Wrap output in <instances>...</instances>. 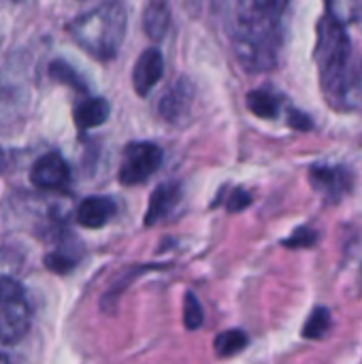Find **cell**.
Returning a JSON list of instances; mask_svg holds the SVG:
<instances>
[{
	"label": "cell",
	"mask_w": 362,
	"mask_h": 364,
	"mask_svg": "<svg viewBox=\"0 0 362 364\" xmlns=\"http://www.w3.org/2000/svg\"><path fill=\"white\" fill-rule=\"evenodd\" d=\"M290 0H237L233 11V45L245 70H269L277 64L282 19Z\"/></svg>",
	"instance_id": "1"
},
{
	"label": "cell",
	"mask_w": 362,
	"mask_h": 364,
	"mask_svg": "<svg viewBox=\"0 0 362 364\" xmlns=\"http://www.w3.org/2000/svg\"><path fill=\"white\" fill-rule=\"evenodd\" d=\"M316 64L320 70V83L326 100L333 107L352 105V43L344 23H339L329 13L318 21Z\"/></svg>",
	"instance_id": "2"
},
{
	"label": "cell",
	"mask_w": 362,
	"mask_h": 364,
	"mask_svg": "<svg viewBox=\"0 0 362 364\" xmlns=\"http://www.w3.org/2000/svg\"><path fill=\"white\" fill-rule=\"evenodd\" d=\"M128 26L126 6L119 0H107L100 6L75 17L68 26L75 43L96 60H113L124 43Z\"/></svg>",
	"instance_id": "3"
},
{
	"label": "cell",
	"mask_w": 362,
	"mask_h": 364,
	"mask_svg": "<svg viewBox=\"0 0 362 364\" xmlns=\"http://www.w3.org/2000/svg\"><path fill=\"white\" fill-rule=\"evenodd\" d=\"M162 166V149L156 143H130L119 166V181L124 186H139L147 181Z\"/></svg>",
	"instance_id": "4"
},
{
	"label": "cell",
	"mask_w": 362,
	"mask_h": 364,
	"mask_svg": "<svg viewBox=\"0 0 362 364\" xmlns=\"http://www.w3.org/2000/svg\"><path fill=\"white\" fill-rule=\"evenodd\" d=\"M309 183L326 203H339L352 188V175L344 166L314 164L309 168Z\"/></svg>",
	"instance_id": "5"
},
{
	"label": "cell",
	"mask_w": 362,
	"mask_h": 364,
	"mask_svg": "<svg viewBox=\"0 0 362 364\" xmlns=\"http://www.w3.org/2000/svg\"><path fill=\"white\" fill-rule=\"evenodd\" d=\"M30 307L26 296L9 299L0 303V343L15 346L30 331Z\"/></svg>",
	"instance_id": "6"
},
{
	"label": "cell",
	"mask_w": 362,
	"mask_h": 364,
	"mask_svg": "<svg viewBox=\"0 0 362 364\" xmlns=\"http://www.w3.org/2000/svg\"><path fill=\"white\" fill-rule=\"evenodd\" d=\"M68 177H70V168L64 156L58 151H49L41 156L30 171V181L41 190H58L68 181Z\"/></svg>",
	"instance_id": "7"
},
{
	"label": "cell",
	"mask_w": 362,
	"mask_h": 364,
	"mask_svg": "<svg viewBox=\"0 0 362 364\" xmlns=\"http://www.w3.org/2000/svg\"><path fill=\"white\" fill-rule=\"evenodd\" d=\"M164 75V60L156 47H147L132 68V87L139 96H147Z\"/></svg>",
	"instance_id": "8"
},
{
	"label": "cell",
	"mask_w": 362,
	"mask_h": 364,
	"mask_svg": "<svg viewBox=\"0 0 362 364\" xmlns=\"http://www.w3.org/2000/svg\"><path fill=\"white\" fill-rule=\"evenodd\" d=\"M190 105H192V85L186 79H179L162 96V100H160V115L166 122L177 124V122H181L188 115Z\"/></svg>",
	"instance_id": "9"
},
{
	"label": "cell",
	"mask_w": 362,
	"mask_h": 364,
	"mask_svg": "<svg viewBox=\"0 0 362 364\" xmlns=\"http://www.w3.org/2000/svg\"><path fill=\"white\" fill-rule=\"evenodd\" d=\"M179 198H181V186L179 183H175V181L160 183L149 198L147 213H145V226H154L160 220H164L175 209Z\"/></svg>",
	"instance_id": "10"
},
{
	"label": "cell",
	"mask_w": 362,
	"mask_h": 364,
	"mask_svg": "<svg viewBox=\"0 0 362 364\" xmlns=\"http://www.w3.org/2000/svg\"><path fill=\"white\" fill-rule=\"evenodd\" d=\"M117 213V205L111 198L105 196H92L85 198L79 209H77V224H81L83 228H102L105 224H109L113 220V215Z\"/></svg>",
	"instance_id": "11"
},
{
	"label": "cell",
	"mask_w": 362,
	"mask_h": 364,
	"mask_svg": "<svg viewBox=\"0 0 362 364\" xmlns=\"http://www.w3.org/2000/svg\"><path fill=\"white\" fill-rule=\"evenodd\" d=\"M109 119V102L105 98H85L75 109V124L79 130L98 128Z\"/></svg>",
	"instance_id": "12"
},
{
	"label": "cell",
	"mask_w": 362,
	"mask_h": 364,
	"mask_svg": "<svg viewBox=\"0 0 362 364\" xmlns=\"http://www.w3.org/2000/svg\"><path fill=\"white\" fill-rule=\"evenodd\" d=\"M169 26H171V13H169L166 4L162 0H151L143 15L145 34L151 41H162L169 32Z\"/></svg>",
	"instance_id": "13"
},
{
	"label": "cell",
	"mask_w": 362,
	"mask_h": 364,
	"mask_svg": "<svg viewBox=\"0 0 362 364\" xmlns=\"http://www.w3.org/2000/svg\"><path fill=\"white\" fill-rule=\"evenodd\" d=\"M247 109L262 119H275L282 111L280 98L267 90H254L247 94Z\"/></svg>",
	"instance_id": "14"
},
{
	"label": "cell",
	"mask_w": 362,
	"mask_h": 364,
	"mask_svg": "<svg viewBox=\"0 0 362 364\" xmlns=\"http://www.w3.org/2000/svg\"><path fill=\"white\" fill-rule=\"evenodd\" d=\"M247 341H250L247 335L243 331L235 328V331H226V333L218 335L213 341V350L220 358H230V356L243 352L247 348Z\"/></svg>",
	"instance_id": "15"
},
{
	"label": "cell",
	"mask_w": 362,
	"mask_h": 364,
	"mask_svg": "<svg viewBox=\"0 0 362 364\" xmlns=\"http://www.w3.org/2000/svg\"><path fill=\"white\" fill-rule=\"evenodd\" d=\"M329 6V15L339 23H352L362 19V0H324Z\"/></svg>",
	"instance_id": "16"
},
{
	"label": "cell",
	"mask_w": 362,
	"mask_h": 364,
	"mask_svg": "<svg viewBox=\"0 0 362 364\" xmlns=\"http://www.w3.org/2000/svg\"><path fill=\"white\" fill-rule=\"evenodd\" d=\"M331 328V311L326 307H316L305 326H303V337L305 339H322Z\"/></svg>",
	"instance_id": "17"
},
{
	"label": "cell",
	"mask_w": 362,
	"mask_h": 364,
	"mask_svg": "<svg viewBox=\"0 0 362 364\" xmlns=\"http://www.w3.org/2000/svg\"><path fill=\"white\" fill-rule=\"evenodd\" d=\"M49 73H51V79H55L64 85H70L75 90H85V83L81 81L79 73L70 64H66L64 60H53L49 66Z\"/></svg>",
	"instance_id": "18"
},
{
	"label": "cell",
	"mask_w": 362,
	"mask_h": 364,
	"mask_svg": "<svg viewBox=\"0 0 362 364\" xmlns=\"http://www.w3.org/2000/svg\"><path fill=\"white\" fill-rule=\"evenodd\" d=\"M205 322V314H203V307L198 303V299L188 292L186 299H183V326L188 331H198Z\"/></svg>",
	"instance_id": "19"
},
{
	"label": "cell",
	"mask_w": 362,
	"mask_h": 364,
	"mask_svg": "<svg viewBox=\"0 0 362 364\" xmlns=\"http://www.w3.org/2000/svg\"><path fill=\"white\" fill-rule=\"evenodd\" d=\"M318 239H320V235H318L314 228L301 226V228H297L288 239H284V247H290V250L312 247V245H316V241H318Z\"/></svg>",
	"instance_id": "20"
},
{
	"label": "cell",
	"mask_w": 362,
	"mask_h": 364,
	"mask_svg": "<svg viewBox=\"0 0 362 364\" xmlns=\"http://www.w3.org/2000/svg\"><path fill=\"white\" fill-rule=\"evenodd\" d=\"M45 267L58 275H66L73 267H75V260L66 254H60V252H53L45 258Z\"/></svg>",
	"instance_id": "21"
},
{
	"label": "cell",
	"mask_w": 362,
	"mask_h": 364,
	"mask_svg": "<svg viewBox=\"0 0 362 364\" xmlns=\"http://www.w3.org/2000/svg\"><path fill=\"white\" fill-rule=\"evenodd\" d=\"M250 205H252V194L245 192V190H235V192L230 194L228 203H226V207H228L230 213H239V211H243V209L250 207Z\"/></svg>",
	"instance_id": "22"
},
{
	"label": "cell",
	"mask_w": 362,
	"mask_h": 364,
	"mask_svg": "<svg viewBox=\"0 0 362 364\" xmlns=\"http://www.w3.org/2000/svg\"><path fill=\"white\" fill-rule=\"evenodd\" d=\"M288 126H290V128H294V130H312L314 122H312V117H309V115H305V113H301V111L292 109V111L288 113Z\"/></svg>",
	"instance_id": "23"
},
{
	"label": "cell",
	"mask_w": 362,
	"mask_h": 364,
	"mask_svg": "<svg viewBox=\"0 0 362 364\" xmlns=\"http://www.w3.org/2000/svg\"><path fill=\"white\" fill-rule=\"evenodd\" d=\"M0 363H6V356L4 354H0Z\"/></svg>",
	"instance_id": "24"
},
{
	"label": "cell",
	"mask_w": 362,
	"mask_h": 364,
	"mask_svg": "<svg viewBox=\"0 0 362 364\" xmlns=\"http://www.w3.org/2000/svg\"><path fill=\"white\" fill-rule=\"evenodd\" d=\"M0 166H2V162H0Z\"/></svg>",
	"instance_id": "25"
}]
</instances>
